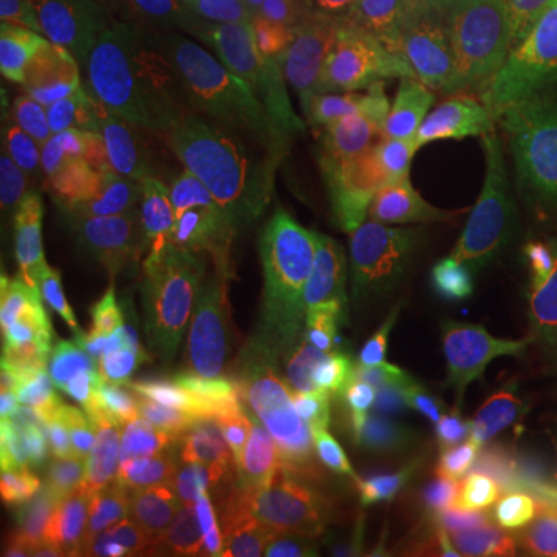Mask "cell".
<instances>
[{
  "instance_id": "cell-1",
  "label": "cell",
  "mask_w": 557,
  "mask_h": 557,
  "mask_svg": "<svg viewBox=\"0 0 557 557\" xmlns=\"http://www.w3.org/2000/svg\"><path fill=\"white\" fill-rule=\"evenodd\" d=\"M171 139L186 193L298 270L329 278L384 220L319 78H300L255 44H223L208 60Z\"/></svg>"
},
{
  "instance_id": "cell-2",
  "label": "cell",
  "mask_w": 557,
  "mask_h": 557,
  "mask_svg": "<svg viewBox=\"0 0 557 557\" xmlns=\"http://www.w3.org/2000/svg\"><path fill=\"white\" fill-rule=\"evenodd\" d=\"M329 278L366 335L416 372L474 458L530 424L548 384L555 319L511 307L478 267L387 220Z\"/></svg>"
},
{
  "instance_id": "cell-3",
  "label": "cell",
  "mask_w": 557,
  "mask_h": 557,
  "mask_svg": "<svg viewBox=\"0 0 557 557\" xmlns=\"http://www.w3.org/2000/svg\"><path fill=\"white\" fill-rule=\"evenodd\" d=\"M391 226L478 267L557 322V260L511 183L421 102L366 69L319 75Z\"/></svg>"
},
{
  "instance_id": "cell-4",
  "label": "cell",
  "mask_w": 557,
  "mask_h": 557,
  "mask_svg": "<svg viewBox=\"0 0 557 557\" xmlns=\"http://www.w3.org/2000/svg\"><path fill=\"white\" fill-rule=\"evenodd\" d=\"M502 40L421 44L387 32L369 62L412 87L461 143L496 164L557 260V115L520 106Z\"/></svg>"
},
{
  "instance_id": "cell-5",
  "label": "cell",
  "mask_w": 557,
  "mask_h": 557,
  "mask_svg": "<svg viewBox=\"0 0 557 557\" xmlns=\"http://www.w3.org/2000/svg\"><path fill=\"white\" fill-rule=\"evenodd\" d=\"M134 431L161 498L196 520L223 557L270 530L285 502L300 496L282 424L273 416L211 434Z\"/></svg>"
},
{
  "instance_id": "cell-6",
  "label": "cell",
  "mask_w": 557,
  "mask_h": 557,
  "mask_svg": "<svg viewBox=\"0 0 557 557\" xmlns=\"http://www.w3.org/2000/svg\"><path fill=\"white\" fill-rule=\"evenodd\" d=\"M84 69L124 90L171 134L189 87L218 53L211 16L196 0H65Z\"/></svg>"
},
{
  "instance_id": "cell-7",
  "label": "cell",
  "mask_w": 557,
  "mask_h": 557,
  "mask_svg": "<svg viewBox=\"0 0 557 557\" xmlns=\"http://www.w3.org/2000/svg\"><path fill=\"white\" fill-rule=\"evenodd\" d=\"M471 461L474 453L443 412H394L354 434L338 483L375 502L418 505L428 515L434 545L458 557V496Z\"/></svg>"
},
{
  "instance_id": "cell-8",
  "label": "cell",
  "mask_w": 557,
  "mask_h": 557,
  "mask_svg": "<svg viewBox=\"0 0 557 557\" xmlns=\"http://www.w3.org/2000/svg\"><path fill=\"white\" fill-rule=\"evenodd\" d=\"M44 174L94 214L164 174L159 124L134 97L97 81L57 127Z\"/></svg>"
},
{
  "instance_id": "cell-9",
  "label": "cell",
  "mask_w": 557,
  "mask_h": 557,
  "mask_svg": "<svg viewBox=\"0 0 557 557\" xmlns=\"http://www.w3.org/2000/svg\"><path fill=\"white\" fill-rule=\"evenodd\" d=\"M196 263L205 270L220 332L230 344L273 362L313 354L295 282L285 273L295 267L292 260L233 233L201 208Z\"/></svg>"
},
{
  "instance_id": "cell-10",
  "label": "cell",
  "mask_w": 557,
  "mask_h": 557,
  "mask_svg": "<svg viewBox=\"0 0 557 557\" xmlns=\"http://www.w3.org/2000/svg\"><path fill=\"white\" fill-rule=\"evenodd\" d=\"M84 434L81 391L57 381L28 424V505L44 557H78L94 530L84 496Z\"/></svg>"
},
{
  "instance_id": "cell-11",
  "label": "cell",
  "mask_w": 557,
  "mask_h": 557,
  "mask_svg": "<svg viewBox=\"0 0 557 557\" xmlns=\"http://www.w3.org/2000/svg\"><path fill=\"white\" fill-rule=\"evenodd\" d=\"M205 369L196 387L186 397L159 406L131 421V428L171 431V434H211V431H236L258 424L273 416L285 375L282 362L245 354L226 335L201 341Z\"/></svg>"
},
{
  "instance_id": "cell-12",
  "label": "cell",
  "mask_w": 557,
  "mask_h": 557,
  "mask_svg": "<svg viewBox=\"0 0 557 557\" xmlns=\"http://www.w3.org/2000/svg\"><path fill=\"white\" fill-rule=\"evenodd\" d=\"M282 375L285 391L278 403V424L292 471L298 478V502H319L338 486L341 468L354 440L338 375L317 354L285 357Z\"/></svg>"
},
{
  "instance_id": "cell-13",
  "label": "cell",
  "mask_w": 557,
  "mask_h": 557,
  "mask_svg": "<svg viewBox=\"0 0 557 557\" xmlns=\"http://www.w3.org/2000/svg\"><path fill=\"white\" fill-rule=\"evenodd\" d=\"M97 84L75 62L22 44L0 47V143L28 168L50 164V146L69 109Z\"/></svg>"
},
{
  "instance_id": "cell-14",
  "label": "cell",
  "mask_w": 557,
  "mask_h": 557,
  "mask_svg": "<svg viewBox=\"0 0 557 557\" xmlns=\"http://www.w3.org/2000/svg\"><path fill=\"white\" fill-rule=\"evenodd\" d=\"M94 369L127 421L186 397L205 369V347L168 317H149L124 332Z\"/></svg>"
},
{
  "instance_id": "cell-15",
  "label": "cell",
  "mask_w": 557,
  "mask_h": 557,
  "mask_svg": "<svg viewBox=\"0 0 557 557\" xmlns=\"http://www.w3.org/2000/svg\"><path fill=\"white\" fill-rule=\"evenodd\" d=\"M201 205L183 183L156 177L146 189L94 211V230L106 267L134 258L196 263Z\"/></svg>"
},
{
  "instance_id": "cell-16",
  "label": "cell",
  "mask_w": 557,
  "mask_h": 557,
  "mask_svg": "<svg viewBox=\"0 0 557 557\" xmlns=\"http://www.w3.org/2000/svg\"><path fill=\"white\" fill-rule=\"evenodd\" d=\"M412 527L394 505L335 486L319 502H298L285 523V557H406Z\"/></svg>"
},
{
  "instance_id": "cell-17",
  "label": "cell",
  "mask_w": 557,
  "mask_h": 557,
  "mask_svg": "<svg viewBox=\"0 0 557 557\" xmlns=\"http://www.w3.org/2000/svg\"><path fill=\"white\" fill-rule=\"evenodd\" d=\"M177 260L134 258L106 267L84 292V338L97 359L115 341L149 317H168L174 298Z\"/></svg>"
},
{
  "instance_id": "cell-18",
  "label": "cell",
  "mask_w": 557,
  "mask_h": 557,
  "mask_svg": "<svg viewBox=\"0 0 557 557\" xmlns=\"http://www.w3.org/2000/svg\"><path fill=\"white\" fill-rule=\"evenodd\" d=\"M7 292L28 325L57 354L75 357L84 338V292L22 239L7 260Z\"/></svg>"
},
{
  "instance_id": "cell-19",
  "label": "cell",
  "mask_w": 557,
  "mask_h": 557,
  "mask_svg": "<svg viewBox=\"0 0 557 557\" xmlns=\"http://www.w3.org/2000/svg\"><path fill=\"white\" fill-rule=\"evenodd\" d=\"M338 387L344 412L350 421V437L381 416L440 412L437 403L424 391V384L416 379V372L375 338H366L354 357L344 359Z\"/></svg>"
},
{
  "instance_id": "cell-20",
  "label": "cell",
  "mask_w": 557,
  "mask_h": 557,
  "mask_svg": "<svg viewBox=\"0 0 557 557\" xmlns=\"http://www.w3.org/2000/svg\"><path fill=\"white\" fill-rule=\"evenodd\" d=\"M22 239L72 278L81 292H87L106 270L94 214L53 186L28 199Z\"/></svg>"
},
{
  "instance_id": "cell-21",
  "label": "cell",
  "mask_w": 557,
  "mask_h": 557,
  "mask_svg": "<svg viewBox=\"0 0 557 557\" xmlns=\"http://www.w3.org/2000/svg\"><path fill=\"white\" fill-rule=\"evenodd\" d=\"M387 32L421 44H493L505 38L483 0H357Z\"/></svg>"
},
{
  "instance_id": "cell-22",
  "label": "cell",
  "mask_w": 557,
  "mask_h": 557,
  "mask_svg": "<svg viewBox=\"0 0 557 557\" xmlns=\"http://www.w3.org/2000/svg\"><path fill=\"white\" fill-rule=\"evenodd\" d=\"M57 350L40 338L7 295L0 310V409L7 424L35 418L44 397L53 391Z\"/></svg>"
},
{
  "instance_id": "cell-23",
  "label": "cell",
  "mask_w": 557,
  "mask_h": 557,
  "mask_svg": "<svg viewBox=\"0 0 557 557\" xmlns=\"http://www.w3.org/2000/svg\"><path fill=\"white\" fill-rule=\"evenodd\" d=\"M258 7L278 32L325 50H350L362 60H372L387 35L357 0H258Z\"/></svg>"
},
{
  "instance_id": "cell-24",
  "label": "cell",
  "mask_w": 557,
  "mask_h": 557,
  "mask_svg": "<svg viewBox=\"0 0 557 557\" xmlns=\"http://www.w3.org/2000/svg\"><path fill=\"white\" fill-rule=\"evenodd\" d=\"M518 508L527 557H557V416L520 465Z\"/></svg>"
},
{
  "instance_id": "cell-25",
  "label": "cell",
  "mask_w": 557,
  "mask_h": 557,
  "mask_svg": "<svg viewBox=\"0 0 557 557\" xmlns=\"http://www.w3.org/2000/svg\"><path fill=\"white\" fill-rule=\"evenodd\" d=\"M0 38L44 50L84 69L75 25L65 0H0Z\"/></svg>"
},
{
  "instance_id": "cell-26",
  "label": "cell",
  "mask_w": 557,
  "mask_h": 557,
  "mask_svg": "<svg viewBox=\"0 0 557 557\" xmlns=\"http://www.w3.org/2000/svg\"><path fill=\"white\" fill-rule=\"evenodd\" d=\"M502 50L520 106L536 115H557V44L511 28Z\"/></svg>"
},
{
  "instance_id": "cell-27",
  "label": "cell",
  "mask_w": 557,
  "mask_h": 557,
  "mask_svg": "<svg viewBox=\"0 0 557 557\" xmlns=\"http://www.w3.org/2000/svg\"><path fill=\"white\" fill-rule=\"evenodd\" d=\"M515 28L557 44V0H527Z\"/></svg>"
},
{
  "instance_id": "cell-28",
  "label": "cell",
  "mask_w": 557,
  "mask_h": 557,
  "mask_svg": "<svg viewBox=\"0 0 557 557\" xmlns=\"http://www.w3.org/2000/svg\"><path fill=\"white\" fill-rule=\"evenodd\" d=\"M486 7L493 10V16L498 20V25H502L505 32H511V28L518 25L520 13H523V7H527V0H486Z\"/></svg>"
},
{
  "instance_id": "cell-29",
  "label": "cell",
  "mask_w": 557,
  "mask_h": 557,
  "mask_svg": "<svg viewBox=\"0 0 557 557\" xmlns=\"http://www.w3.org/2000/svg\"><path fill=\"white\" fill-rule=\"evenodd\" d=\"M78 557H121L119 542H112L109 536H102L97 530H90V536L84 539V545H81V555Z\"/></svg>"
},
{
  "instance_id": "cell-30",
  "label": "cell",
  "mask_w": 557,
  "mask_h": 557,
  "mask_svg": "<svg viewBox=\"0 0 557 557\" xmlns=\"http://www.w3.org/2000/svg\"><path fill=\"white\" fill-rule=\"evenodd\" d=\"M428 557H449V555H446V552H443L440 545H434V548H431V555H428Z\"/></svg>"
},
{
  "instance_id": "cell-31",
  "label": "cell",
  "mask_w": 557,
  "mask_h": 557,
  "mask_svg": "<svg viewBox=\"0 0 557 557\" xmlns=\"http://www.w3.org/2000/svg\"><path fill=\"white\" fill-rule=\"evenodd\" d=\"M3 557H20V555H13L10 548H3ZM32 557H44V555H32Z\"/></svg>"
}]
</instances>
